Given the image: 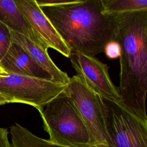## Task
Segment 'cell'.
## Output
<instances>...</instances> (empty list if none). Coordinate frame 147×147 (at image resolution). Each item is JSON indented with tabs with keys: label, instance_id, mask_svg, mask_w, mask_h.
I'll use <instances>...</instances> for the list:
<instances>
[{
	"label": "cell",
	"instance_id": "ac0fdd59",
	"mask_svg": "<svg viewBox=\"0 0 147 147\" xmlns=\"http://www.w3.org/2000/svg\"><path fill=\"white\" fill-rule=\"evenodd\" d=\"M7 103H10V101L9 98L4 94L0 92V106L4 105Z\"/></svg>",
	"mask_w": 147,
	"mask_h": 147
},
{
	"label": "cell",
	"instance_id": "ba28073f",
	"mask_svg": "<svg viewBox=\"0 0 147 147\" xmlns=\"http://www.w3.org/2000/svg\"><path fill=\"white\" fill-rule=\"evenodd\" d=\"M45 49L52 48L69 58L71 51L42 13L36 0L14 1Z\"/></svg>",
	"mask_w": 147,
	"mask_h": 147
},
{
	"label": "cell",
	"instance_id": "3957f363",
	"mask_svg": "<svg viewBox=\"0 0 147 147\" xmlns=\"http://www.w3.org/2000/svg\"><path fill=\"white\" fill-rule=\"evenodd\" d=\"M38 112L50 142L68 147L96 145L65 90Z\"/></svg>",
	"mask_w": 147,
	"mask_h": 147
},
{
	"label": "cell",
	"instance_id": "7c38bea8",
	"mask_svg": "<svg viewBox=\"0 0 147 147\" xmlns=\"http://www.w3.org/2000/svg\"><path fill=\"white\" fill-rule=\"evenodd\" d=\"M9 132L13 147H68L53 144L48 140L41 138L17 122L10 127ZM90 147L104 146L93 145Z\"/></svg>",
	"mask_w": 147,
	"mask_h": 147
},
{
	"label": "cell",
	"instance_id": "d6986e66",
	"mask_svg": "<svg viewBox=\"0 0 147 147\" xmlns=\"http://www.w3.org/2000/svg\"><path fill=\"white\" fill-rule=\"evenodd\" d=\"M9 74L6 72L1 66H0V76H7Z\"/></svg>",
	"mask_w": 147,
	"mask_h": 147
},
{
	"label": "cell",
	"instance_id": "30bf717a",
	"mask_svg": "<svg viewBox=\"0 0 147 147\" xmlns=\"http://www.w3.org/2000/svg\"><path fill=\"white\" fill-rule=\"evenodd\" d=\"M11 34L12 40L20 45L39 66L46 71L54 82L62 84L69 82L70 77L52 61L48 53V49L37 45L21 34L11 30Z\"/></svg>",
	"mask_w": 147,
	"mask_h": 147
},
{
	"label": "cell",
	"instance_id": "8992f818",
	"mask_svg": "<svg viewBox=\"0 0 147 147\" xmlns=\"http://www.w3.org/2000/svg\"><path fill=\"white\" fill-rule=\"evenodd\" d=\"M65 91L71 98L96 145L107 147L101 96L77 75L70 78Z\"/></svg>",
	"mask_w": 147,
	"mask_h": 147
},
{
	"label": "cell",
	"instance_id": "4fadbf2b",
	"mask_svg": "<svg viewBox=\"0 0 147 147\" xmlns=\"http://www.w3.org/2000/svg\"><path fill=\"white\" fill-rule=\"evenodd\" d=\"M103 13L117 16L125 13L147 10V0H102Z\"/></svg>",
	"mask_w": 147,
	"mask_h": 147
},
{
	"label": "cell",
	"instance_id": "7a4b0ae2",
	"mask_svg": "<svg viewBox=\"0 0 147 147\" xmlns=\"http://www.w3.org/2000/svg\"><path fill=\"white\" fill-rule=\"evenodd\" d=\"M40 8L71 52L94 56L115 41L118 16L104 14L102 0H78L71 5Z\"/></svg>",
	"mask_w": 147,
	"mask_h": 147
},
{
	"label": "cell",
	"instance_id": "e0dca14e",
	"mask_svg": "<svg viewBox=\"0 0 147 147\" xmlns=\"http://www.w3.org/2000/svg\"><path fill=\"white\" fill-rule=\"evenodd\" d=\"M9 134L7 129L0 127V147H13L9 140Z\"/></svg>",
	"mask_w": 147,
	"mask_h": 147
},
{
	"label": "cell",
	"instance_id": "277c9868",
	"mask_svg": "<svg viewBox=\"0 0 147 147\" xmlns=\"http://www.w3.org/2000/svg\"><path fill=\"white\" fill-rule=\"evenodd\" d=\"M101 99L107 147H147V122L120 102Z\"/></svg>",
	"mask_w": 147,
	"mask_h": 147
},
{
	"label": "cell",
	"instance_id": "5bb4252c",
	"mask_svg": "<svg viewBox=\"0 0 147 147\" xmlns=\"http://www.w3.org/2000/svg\"><path fill=\"white\" fill-rule=\"evenodd\" d=\"M12 42L10 29L0 22V62L7 53Z\"/></svg>",
	"mask_w": 147,
	"mask_h": 147
},
{
	"label": "cell",
	"instance_id": "52a82bcc",
	"mask_svg": "<svg viewBox=\"0 0 147 147\" xmlns=\"http://www.w3.org/2000/svg\"><path fill=\"white\" fill-rule=\"evenodd\" d=\"M69 59L77 75L90 88L102 98L120 102L117 87L110 79L107 64L80 52H71Z\"/></svg>",
	"mask_w": 147,
	"mask_h": 147
},
{
	"label": "cell",
	"instance_id": "9a60e30c",
	"mask_svg": "<svg viewBox=\"0 0 147 147\" xmlns=\"http://www.w3.org/2000/svg\"><path fill=\"white\" fill-rule=\"evenodd\" d=\"M104 53L109 59H115L121 55V48L116 41H111L106 44L105 47Z\"/></svg>",
	"mask_w": 147,
	"mask_h": 147
},
{
	"label": "cell",
	"instance_id": "8fae6325",
	"mask_svg": "<svg viewBox=\"0 0 147 147\" xmlns=\"http://www.w3.org/2000/svg\"><path fill=\"white\" fill-rule=\"evenodd\" d=\"M0 22L11 30L25 36L34 43L44 48L14 1L0 0Z\"/></svg>",
	"mask_w": 147,
	"mask_h": 147
},
{
	"label": "cell",
	"instance_id": "5b68a950",
	"mask_svg": "<svg viewBox=\"0 0 147 147\" xmlns=\"http://www.w3.org/2000/svg\"><path fill=\"white\" fill-rule=\"evenodd\" d=\"M67 84L17 74L0 76V92L10 103L35 107L38 111L65 88Z\"/></svg>",
	"mask_w": 147,
	"mask_h": 147
},
{
	"label": "cell",
	"instance_id": "2e32d148",
	"mask_svg": "<svg viewBox=\"0 0 147 147\" xmlns=\"http://www.w3.org/2000/svg\"><path fill=\"white\" fill-rule=\"evenodd\" d=\"M78 0H36L39 7L42 6H60L71 5L77 2Z\"/></svg>",
	"mask_w": 147,
	"mask_h": 147
},
{
	"label": "cell",
	"instance_id": "6da1fadb",
	"mask_svg": "<svg viewBox=\"0 0 147 147\" xmlns=\"http://www.w3.org/2000/svg\"><path fill=\"white\" fill-rule=\"evenodd\" d=\"M114 41L121 48L119 86L125 108L147 122V10L118 14Z\"/></svg>",
	"mask_w": 147,
	"mask_h": 147
},
{
	"label": "cell",
	"instance_id": "9c48e42d",
	"mask_svg": "<svg viewBox=\"0 0 147 147\" xmlns=\"http://www.w3.org/2000/svg\"><path fill=\"white\" fill-rule=\"evenodd\" d=\"M0 66L9 74L21 75L53 81L51 76L39 66L20 45L13 41L1 61Z\"/></svg>",
	"mask_w": 147,
	"mask_h": 147
}]
</instances>
